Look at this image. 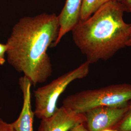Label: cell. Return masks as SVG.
<instances>
[{
	"label": "cell",
	"instance_id": "cell-6",
	"mask_svg": "<svg viewBox=\"0 0 131 131\" xmlns=\"http://www.w3.org/2000/svg\"><path fill=\"white\" fill-rule=\"evenodd\" d=\"M85 122L84 113L74 112L62 105L51 116L41 119L38 131H69Z\"/></svg>",
	"mask_w": 131,
	"mask_h": 131
},
{
	"label": "cell",
	"instance_id": "cell-8",
	"mask_svg": "<svg viewBox=\"0 0 131 131\" xmlns=\"http://www.w3.org/2000/svg\"><path fill=\"white\" fill-rule=\"evenodd\" d=\"M82 1L83 0H66L61 12L58 15L60 29L55 47L67 33L71 32L79 21Z\"/></svg>",
	"mask_w": 131,
	"mask_h": 131
},
{
	"label": "cell",
	"instance_id": "cell-13",
	"mask_svg": "<svg viewBox=\"0 0 131 131\" xmlns=\"http://www.w3.org/2000/svg\"><path fill=\"white\" fill-rule=\"evenodd\" d=\"M69 131H89L85 122L80 123L72 128Z\"/></svg>",
	"mask_w": 131,
	"mask_h": 131
},
{
	"label": "cell",
	"instance_id": "cell-2",
	"mask_svg": "<svg viewBox=\"0 0 131 131\" xmlns=\"http://www.w3.org/2000/svg\"><path fill=\"white\" fill-rule=\"evenodd\" d=\"M125 12L121 2H108L71 31L75 45L90 65L108 60L127 47L130 24L124 19Z\"/></svg>",
	"mask_w": 131,
	"mask_h": 131
},
{
	"label": "cell",
	"instance_id": "cell-10",
	"mask_svg": "<svg viewBox=\"0 0 131 131\" xmlns=\"http://www.w3.org/2000/svg\"><path fill=\"white\" fill-rule=\"evenodd\" d=\"M115 130L117 131H131V103L126 114Z\"/></svg>",
	"mask_w": 131,
	"mask_h": 131
},
{
	"label": "cell",
	"instance_id": "cell-11",
	"mask_svg": "<svg viewBox=\"0 0 131 131\" xmlns=\"http://www.w3.org/2000/svg\"><path fill=\"white\" fill-rule=\"evenodd\" d=\"M0 131H15L12 123H8L0 118Z\"/></svg>",
	"mask_w": 131,
	"mask_h": 131
},
{
	"label": "cell",
	"instance_id": "cell-1",
	"mask_svg": "<svg viewBox=\"0 0 131 131\" xmlns=\"http://www.w3.org/2000/svg\"><path fill=\"white\" fill-rule=\"evenodd\" d=\"M59 29L55 13L24 17L14 25L6 43L9 64L35 86L44 83L52 75V67L47 50L55 47Z\"/></svg>",
	"mask_w": 131,
	"mask_h": 131
},
{
	"label": "cell",
	"instance_id": "cell-12",
	"mask_svg": "<svg viewBox=\"0 0 131 131\" xmlns=\"http://www.w3.org/2000/svg\"><path fill=\"white\" fill-rule=\"evenodd\" d=\"M7 46L6 44L0 43V65L4 64L5 62V54Z\"/></svg>",
	"mask_w": 131,
	"mask_h": 131
},
{
	"label": "cell",
	"instance_id": "cell-7",
	"mask_svg": "<svg viewBox=\"0 0 131 131\" xmlns=\"http://www.w3.org/2000/svg\"><path fill=\"white\" fill-rule=\"evenodd\" d=\"M19 84L23 96L22 109L18 118L11 123L15 131H34V112L31 103V82L25 76L19 79Z\"/></svg>",
	"mask_w": 131,
	"mask_h": 131
},
{
	"label": "cell",
	"instance_id": "cell-3",
	"mask_svg": "<svg viewBox=\"0 0 131 131\" xmlns=\"http://www.w3.org/2000/svg\"><path fill=\"white\" fill-rule=\"evenodd\" d=\"M131 103V84H111L71 94L64 99L63 106L78 113L98 107H122Z\"/></svg>",
	"mask_w": 131,
	"mask_h": 131
},
{
	"label": "cell",
	"instance_id": "cell-16",
	"mask_svg": "<svg viewBox=\"0 0 131 131\" xmlns=\"http://www.w3.org/2000/svg\"><path fill=\"white\" fill-rule=\"evenodd\" d=\"M103 131H117L116 130H114V129H106V130H104Z\"/></svg>",
	"mask_w": 131,
	"mask_h": 131
},
{
	"label": "cell",
	"instance_id": "cell-15",
	"mask_svg": "<svg viewBox=\"0 0 131 131\" xmlns=\"http://www.w3.org/2000/svg\"><path fill=\"white\" fill-rule=\"evenodd\" d=\"M127 47H131V24H130V37L128 42Z\"/></svg>",
	"mask_w": 131,
	"mask_h": 131
},
{
	"label": "cell",
	"instance_id": "cell-9",
	"mask_svg": "<svg viewBox=\"0 0 131 131\" xmlns=\"http://www.w3.org/2000/svg\"><path fill=\"white\" fill-rule=\"evenodd\" d=\"M124 0H83L80 14V20H84L89 18L102 6L110 2L122 3Z\"/></svg>",
	"mask_w": 131,
	"mask_h": 131
},
{
	"label": "cell",
	"instance_id": "cell-14",
	"mask_svg": "<svg viewBox=\"0 0 131 131\" xmlns=\"http://www.w3.org/2000/svg\"><path fill=\"white\" fill-rule=\"evenodd\" d=\"M122 3L125 7V12L131 13V0H124Z\"/></svg>",
	"mask_w": 131,
	"mask_h": 131
},
{
	"label": "cell",
	"instance_id": "cell-5",
	"mask_svg": "<svg viewBox=\"0 0 131 131\" xmlns=\"http://www.w3.org/2000/svg\"><path fill=\"white\" fill-rule=\"evenodd\" d=\"M131 103L122 107H98L84 113L85 124L88 130L89 131L115 130Z\"/></svg>",
	"mask_w": 131,
	"mask_h": 131
},
{
	"label": "cell",
	"instance_id": "cell-4",
	"mask_svg": "<svg viewBox=\"0 0 131 131\" xmlns=\"http://www.w3.org/2000/svg\"><path fill=\"white\" fill-rule=\"evenodd\" d=\"M90 65L86 61L75 69L34 90L35 116L41 119L52 115L58 108L57 102L61 94L72 82L88 76Z\"/></svg>",
	"mask_w": 131,
	"mask_h": 131
}]
</instances>
